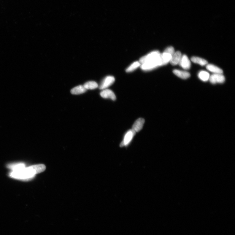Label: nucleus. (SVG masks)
I'll list each match as a JSON object with an SVG mask.
<instances>
[{"label":"nucleus","instance_id":"1","mask_svg":"<svg viewBox=\"0 0 235 235\" xmlns=\"http://www.w3.org/2000/svg\"><path fill=\"white\" fill-rule=\"evenodd\" d=\"M46 166L44 164L33 165L19 170L13 171L10 174L11 177L16 179H27L33 177L36 174L44 172Z\"/></svg>","mask_w":235,"mask_h":235},{"label":"nucleus","instance_id":"2","mask_svg":"<svg viewBox=\"0 0 235 235\" xmlns=\"http://www.w3.org/2000/svg\"><path fill=\"white\" fill-rule=\"evenodd\" d=\"M161 55L158 58L154 60L141 64V69L143 71H148L162 66Z\"/></svg>","mask_w":235,"mask_h":235},{"label":"nucleus","instance_id":"3","mask_svg":"<svg viewBox=\"0 0 235 235\" xmlns=\"http://www.w3.org/2000/svg\"><path fill=\"white\" fill-rule=\"evenodd\" d=\"M161 54V53L158 51H152L140 58L139 63L142 64L154 60L158 58Z\"/></svg>","mask_w":235,"mask_h":235},{"label":"nucleus","instance_id":"4","mask_svg":"<svg viewBox=\"0 0 235 235\" xmlns=\"http://www.w3.org/2000/svg\"><path fill=\"white\" fill-rule=\"evenodd\" d=\"M136 133V132L134 131L132 129L129 130L126 134L123 141L120 143V147H123L128 145L131 141L133 137L135 135Z\"/></svg>","mask_w":235,"mask_h":235},{"label":"nucleus","instance_id":"5","mask_svg":"<svg viewBox=\"0 0 235 235\" xmlns=\"http://www.w3.org/2000/svg\"><path fill=\"white\" fill-rule=\"evenodd\" d=\"M115 79L113 76H108L106 77L101 83L99 88L101 90L107 89V88L112 85L115 82Z\"/></svg>","mask_w":235,"mask_h":235},{"label":"nucleus","instance_id":"6","mask_svg":"<svg viewBox=\"0 0 235 235\" xmlns=\"http://www.w3.org/2000/svg\"><path fill=\"white\" fill-rule=\"evenodd\" d=\"M225 77L223 74H214L210 77L209 80L212 84H222L225 82Z\"/></svg>","mask_w":235,"mask_h":235},{"label":"nucleus","instance_id":"7","mask_svg":"<svg viewBox=\"0 0 235 235\" xmlns=\"http://www.w3.org/2000/svg\"><path fill=\"white\" fill-rule=\"evenodd\" d=\"M179 64L180 66L186 70L190 69L191 66V61L185 55H182Z\"/></svg>","mask_w":235,"mask_h":235},{"label":"nucleus","instance_id":"8","mask_svg":"<svg viewBox=\"0 0 235 235\" xmlns=\"http://www.w3.org/2000/svg\"><path fill=\"white\" fill-rule=\"evenodd\" d=\"M100 96L104 99H109L113 101L116 99L115 94L112 90L106 89L101 91L100 93Z\"/></svg>","mask_w":235,"mask_h":235},{"label":"nucleus","instance_id":"9","mask_svg":"<svg viewBox=\"0 0 235 235\" xmlns=\"http://www.w3.org/2000/svg\"><path fill=\"white\" fill-rule=\"evenodd\" d=\"M145 122V120L142 118L137 119L133 124L132 129L136 132H139L142 129Z\"/></svg>","mask_w":235,"mask_h":235},{"label":"nucleus","instance_id":"10","mask_svg":"<svg viewBox=\"0 0 235 235\" xmlns=\"http://www.w3.org/2000/svg\"><path fill=\"white\" fill-rule=\"evenodd\" d=\"M182 55L180 51H177L174 52L172 55L169 63L172 65H176L179 64Z\"/></svg>","mask_w":235,"mask_h":235},{"label":"nucleus","instance_id":"11","mask_svg":"<svg viewBox=\"0 0 235 235\" xmlns=\"http://www.w3.org/2000/svg\"><path fill=\"white\" fill-rule=\"evenodd\" d=\"M173 73L177 77L182 79H187L190 76V74L186 71L175 69L173 70Z\"/></svg>","mask_w":235,"mask_h":235},{"label":"nucleus","instance_id":"12","mask_svg":"<svg viewBox=\"0 0 235 235\" xmlns=\"http://www.w3.org/2000/svg\"><path fill=\"white\" fill-rule=\"evenodd\" d=\"M207 69L214 74H222L223 71L221 69L212 64H207L206 65Z\"/></svg>","mask_w":235,"mask_h":235},{"label":"nucleus","instance_id":"13","mask_svg":"<svg viewBox=\"0 0 235 235\" xmlns=\"http://www.w3.org/2000/svg\"><path fill=\"white\" fill-rule=\"evenodd\" d=\"M172 55L164 51L161 53V58L162 63V66L167 64L170 61Z\"/></svg>","mask_w":235,"mask_h":235},{"label":"nucleus","instance_id":"14","mask_svg":"<svg viewBox=\"0 0 235 235\" xmlns=\"http://www.w3.org/2000/svg\"><path fill=\"white\" fill-rule=\"evenodd\" d=\"M87 90L83 85H79L75 87L71 90L72 94L77 95L85 93Z\"/></svg>","mask_w":235,"mask_h":235},{"label":"nucleus","instance_id":"15","mask_svg":"<svg viewBox=\"0 0 235 235\" xmlns=\"http://www.w3.org/2000/svg\"><path fill=\"white\" fill-rule=\"evenodd\" d=\"M191 61L193 63L200 65L202 66L208 64V62L207 60L199 57H193L191 58Z\"/></svg>","mask_w":235,"mask_h":235},{"label":"nucleus","instance_id":"16","mask_svg":"<svg viewBox=\"0 0 235 235\" xmlns=\"http://www.w3.org/2000/svg\"><path fill=\"white\" fill-rule=\"evenodd\" d=\"M198 77L202 81L207 82L209 79L210 75L207 71H201L198 73Z\"/></svg>","mask_w":235,"mask_h":235},{"label":"nucleus","instance_id":"17","mask_svg":"<svg viewBox=\"0 0 235 235\" xmlns=\"http://www.w3.org/2000/svg\"><path fill=\"white\" fill-rule=\"evenodd\" d=\"M87 90H94L96 89L99 85L98 84L94 81H90L85 83L83 85Z\"/></svg>","mask_w":235,"mask_h":235},{"label":"nucleus","instance_id":"18","mask_svg":"<svg viewBox=\"0 0 235 235\" xmlns=\"http://www.w3.org/2000/svg\"><path fill=\"white\" fill-rule=\"evenodd\" d=\"M140 65H141V64H140L139 61L134 62V63H132L127 68L126 71L127 72H131L136 69L140 66Z\"/></svg>","mask_w":235,"mask_h":235},{"label":"nucleus","instance_id":"19","mask_svg":"<svg viewBox=\"0 0 235 235\" xmlns=\"http://www.w3.org/2000/svg\"><path fill=\"white\" fill-rule=\"evenodd\" d=\"M8 167L12 169L13 171H16L23 169L25 166L23 163H18L9 165Z\"/></svg>","mask_w":235,"mask_h":235},{"label":"nucleus","instance_id":"20","mask_svg":"<svg viewBox=\"0 0 235 235\" xmlns=\"http://www.w3.org/2000/svg\"><path fill=\"white\" fill-rule=\"evenodd\" d=\"M164 51L172 55L174 54L175 52L174 49L172 47H169L166 48Z\"/></svg>","mask_w":235,"mask_h":235}]
</instances>
